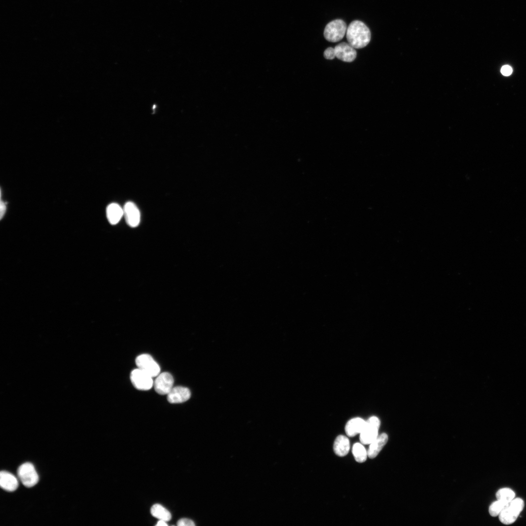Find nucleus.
I'll list each match as a JSON object with an SVG mask.
<instances>
[{"label":"nucleus","mask_w":526,"mask_h":526,"mask_svg":"<svg viewBox=\"0 0 526 526\" xmlns=\"http://www.w3.org/2000/svg\"><path fill=\"white\" fill-rule=\"evenodd\" d=\"M346 38L349 43L355 49H361L367 46L371 40V33L369 28L360 21L352 22L347 29Z\"/></svg>","instance_id":"nucleus-1"},{"label":"nucleus","mask_w":526,"mask_h":526,"mask_svg":"<svg viewBox=\"0 0 526 526\" xmlns=\"http://www.w3.org/2000/svg\"><path fill=\"white\" fill-rule=\"evenodd\" d=\"M524 506L522 499L514 498L506 505L499 515L500 521L507 525L514 523L523 510Z\"/></svg>","instance_id":"nucleus-2"},{"label":"nucleus","mask_w":526,"mask_h":526,"mask_svg":"<svg viewBox=\"0 0 526 526\" xmlns=\"http://www.w3.org/2000/svg\"><path fill=\"white\" fill-rule=\"evenodd\" d=\"M347 26L342 20L337 19L329 23L324 30V37L329 42L337 43L342 40L346 33Z\"/></svg>","instance_id":"nucleus-3"},{"label":"nucleus","mask_w":526,"mask_h":526,"mask_svg":"<svg viewBox=\"0 0 526 526\" xmlns=\"http://www.w3.org/2000/svg\"><path fill=\"white\" fill-rule=\"evenodd\" d=\"M380 425L378 418L372 417L366 422L365 426L360 433V441L362 444H370L378 437Z\"/></svg>","instance_id":"nucleus-4"},{"label":"nucleus","mask_w":526,"mask_h":526,"mask_svg":"<svg viewBox=\"0 0 526 526\" xmlns=\"http://www.w3.org/2000/svg\"><path fill=\"white\" fill-rule=\"evenodd\" d=\"M18 477L23 484L29 488L33 487L39 481V476L34 465L31 463H25L21 465L18 470Z\"/></svg>","instance_id":"nucleus-5"},{"label":"nucleus","mask_w":526,"mask_h":526,"mask_svg":"<svg viewBox=\"0 0 526 526\" xmlns=\"http://www.w3.org/2000/svg\"><path fill=\"white\" fill-rule=\"evenodd\" d=\"M130 379L134 387L139 390H149L154 386L153 378L138 368L131 372Z\"/></svg>","instance_id":"nucleus-6"},{"label":"nucleus","mask_w":526,"mask_h":526,"mask_svg":"<svg viewBox=\"0 0 526 526\" xmlns=\"http://www.w3.org/2000/svg\"><path fill=\"white\" fill-rule=\"evenodd\" d=\"M138 368L152 378L157 377L161 373V368L153 357L149 354H142L136 359Z\"/></svg>","instance_id":"nucleus-7"},{"label":"nucleus","mask_w":526,"mask_h":526,"mask_svg":"<svg viewBox=\"0 0 526 526\" xmlns=\"http://www.w3.org/2000/svg\"><path fill=\"white\" fill-rule=\"evenodd\" d=\"M174 382V378L170 373H160L154 382L155 391L162 395L168 394L173 388Z\"/></svg>","instance_id":"nucleus-8"},{"label":"nucleus","mask_w":526,"mask_h":526,"mask_svg":"<svg viewBox=\"0 0 526 526\" xmlns=\"http://www.w3.org/2000/svg\"><path fill=\"white\" fill-rule=\"evenodd\" d=\"M123 209L124 216L128 225L133 228L138 226L141 221V213L135 204L128 202Z\"/></svg>","instance_id":"nucleus-9"},{"label":"nucleus","mask_w":526,"mask_h":526,"mask_svg":"<svg viewBox=\"0 0 526 526\" xmlns=\"http://www.w3.org/2000/svg\"><path fill=\"white\" fill-rule=\"evenodd\" d=\"M334 49L336 57L343 62L351 63L356 58L357 52L349 43H340L334 48Z\"/></svg>","instance_id":"nucleus-10"},{"label":"nucleus","mask_w":526,"mask_h":526,"mask_svg":"<svg viewBox=\"0 0 526 526\" xmlns=\"http://www.w3.org/2000/svg\"><path fill=\"white\" fill-rule=\"evenodd\" d=\"M167 395V400L170 403L181 404L190 399L191 393L187 387L177 386L173 387Z\"/></svg>","instance_id":"nucleus-11"},{"label":"nucleus","mask_w":526,"mask_h":526,"mask_svg":"<svg viewBox=\"0 0 526 526\" xmlns=\"http://www.w3.org/2000/svg\"><path fill=\"white\" fill-rule=\"evenodd\" d=\"M0 485L7 491L14 492L18 488L19 482L17 478L12 474L2 471L0 474Z\"/></svg>","instance_id":"nucleus-12"},{"label":"nucleus","mask_w":526,"mask_h":526,"mask_svg":"<svg viewBox=\"0 0 526 526\" xmlns=\"http://www.w3.org/2000/svg\"><path fill=\"white\" fill-rule=\"evenodd\" d=\"M388 440V436L385 433H383L378 436L370 444L369 448L367 451L368 457L370 459L376 458L387 444Z\"/></svg>","instance_id":"nucleus-13"},{"label":"nucleus","mask_w":526,"mask_h":526,"mask_svg":"<svg viewBox=\"0 0 526 526\" xmlns=\"http://www.w3.org/2000/svg\"><path fill=\"white\" fill-rule=\"evenodd\" d=\"M366 421L360 418H354L350 420L346 425L345 431L346 435L353 437L360 434L364 428Z\"/></svg>","instance_id":"nucleus-14"},{"label":"nucleus","mask_w":526,"mask_h":526,"mask_svg":"<svg viewBox=\"0 0 526 526\" xmlns=\"http://www.w3.org/2000/svg\"><path fill=\"white\" fill-rule=\"evenodd\" d=\"M106 214L109 223L116 225L124 215L123 209L116 203H112L107 207Z\"/></svg>","instance_id":"nucleus-15"},{"label":"nucleus","mask_w":526,"mask_h":526,"mask_svg":"<svg viewBox=\"0 0 526 526\" xmlns=\"http://www.w3.org/2000/svg\"><path fill=\"white\" fill-rule=\"evenodd\" d=\"M333 449L337 456L342 457L346 456L350 450L349 439L345 436H339L334 442Z\"/></svg>","instance_id":"nucleus-16"},{"label":"nucleus","mask_w":526,"mask_h":526,"mask_svg":"<svg viewBox=\"0 0 526 526\" xmlns=\"http://www.w3.org/2000/svg\"><path fill=\"white\" fill-rule=\"evenodd\" d=\"M152 515L160 520L168 521L171 519V514L166 509L160 504L154 505L151 509Z\"/></svg>","instance_id":"nucleus-17"},{"label":"nucleus","mask_w":526,"mask_h":526,"mask_svg":"<svg viewBox=\"0 0 526 526\" xmlns=\"http://www.w3.org/2000/svg\"><path fill=\"white\" fill-rule=\"evenodd\" d=\"M352 453L356 461L359 463L365 462L368 456L366 451L362 444L356 443L352 448Z\"/></svg>","instance_id":"nucleus-18"},{"label":"nucleus","mask_w":526,"mask_h":526,"mask_svg":"<svg viewBox=\"0 0 526 526\" xmlns=\"http://www.w3.org/2000/svg\"><path fill=\"white\" fill-rule=\"evenodd\" d=\"M515 497V493L514 491L508 488L500 489L496 493L497 500L503 501L506 503H508L512 500Z\"/></svg>","instance_id":"nucleus-19"},{"label":"nucleus","mask_w":526,"mask_h":526,"mask_svg":"<svg viewBox=\"0 0 526 526\" xmlns=\"http://www.w3.org/2000/svg\"><path fill=\"white\" fill-rule=\"evenodd\" d=\"M507 504L498 500L493 502L489 507V511L490 514L493 517L499 516Z\"/></svg>","instance_id":"nucleus-20"},{"label":"nucleus","mask_w":526,"mask_h":526,"mask_svg":"<svg viewBox=\"0 0 526 526\" xmlns=\"http://www.w3.org/2000/svg\"><path fill=\"white\" fill-rule=\"evenodd\" d=\"M324 55L326 59L333 60L336 57L334 48L330 47L326 49L324 53Z\"/></svg>","instance_id":"nucleus-21"},{"label":"nucleus","mask_w":526,"mask_h":526,"mask_svg":"<svg viewBox=\"0 0 526 526\" xmlns=\"http://www.w3.org/2000/svg\"><path fill=\"white\" fill-rule=\"evenodd\" d=\"M177 525L179 526H194L195 524L190 519L182 518L178 521Z\"/></svg>","instance_id":"nucleus-22"},{"label":"nucleus","mask_w":526,"mask_h":526,"mask_svg":"<svg viewBox=\"0 0 526 526\" xmlns=\"http://www.w3.org/2000/svg\"><path fill=\"white\" fill-rule=\"evenodd\" d=\"M501 72L503 74V75L505 76H509L511 74L512 72V69L511 67L509 66H504L501 68Z\"/></svg>","instance_id":"nucleus-23"},{"label":"nucleus","mask_w":526,"mask_h":526,"mask_svg":"<svg viewBox=\"0 0 526 526\" xmlns=\"http://www.w3.org/2000/svg\"><path fill=\"white\" fill-rule=\"evenodd\" d=\"M6 204L5 202L1 200V203H0V217H1V219H2L4 217L6 212Z\"/></svg>","instance_id":"nucleus-24"},{"label":"nucleus","mask_w":526,"mask_h":526,"mask_svg":"<svg viewBox=\"0 0 526 526\" xmlns=\"http://www.w3.org/2000/svg\"><path fill=\"white\" fill-rule=\"evenodd\" d=\"M156 526H168V524H167V523H166V521H164V520H160V521H159L158 522V524H157L156 525Z\"/></svg>","instance_id":"nucleus-25"}]
</instances>
